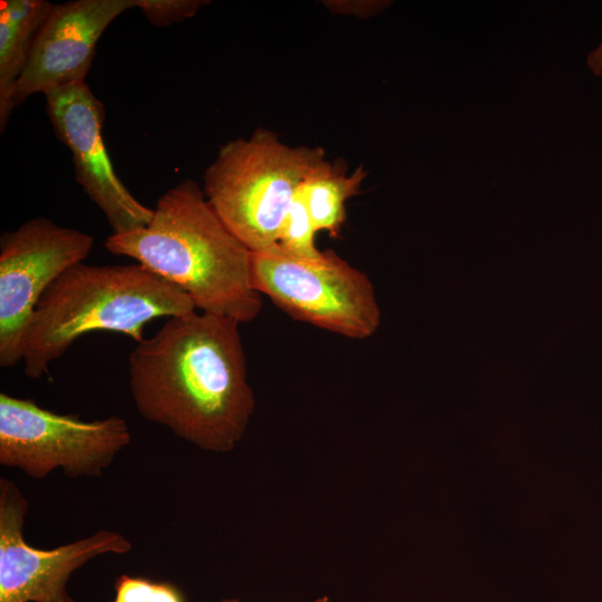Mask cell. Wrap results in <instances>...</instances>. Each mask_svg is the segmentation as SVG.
I'll return each instance as SVG.
<instances>
[{"label":"cell","instance_id":"obj_1","mask_svg":"<svg viewBox=\"0 0 602 602\" xmlns=\"http://www.w3.org/2000/svg\"><path fill=\"white\" fill-rule=\"evenodd\" d=\"M240 324L193 311L137 342L128 385L140 416L202 449L234 448L254 409Z\"/></svg>","mask_w":602,"mask_h":602},{"label":"cell","instance_id":"obj_2","mask_svg":"<svg viewBox=\"0 0 602 602\" xmlns=\"http://www.w3.org/2000/svg\"><path fill=\"white\" fill-rule=\"evenodd\" d=\"M153 210L145 226L111 233L106 250L175 284L201 312L240 323L254 320L262 295L252 284V252L223 224L198 184H176Z\"/></svg>","mask_w":602,"mask_h":602},{"label":"cell","instance_id":"obj_3","mask_svg":"<svg viewBox=\"0 0 602 602\" xmlns=\"http://www.w3.org/2000/svg\"><path fill=\"white\" fill-rule=\"evenodd\" d=\"M193 311L196 307L182 289L139 263L79 262L58 276L36 305L22 342L25 375L32 380L47 375L86 333L109 331L140 342L152 320Z\"/></svg>","mask_w":602,"mask_h":602},{"label":"cell","instance_id":"obj_4","mask_svg":"<svg viewBox=\"0 0 602 602\" xmlns=\"http://www.w3.org/2000/svg\"><path fill=\"white\" fill-rule=\"evenodd\" d=\"M322 147L290 146L269 129L222 145L204 174L205 197L227 230L251 252L278 246L284 216Z\"/></svg>","mask_w":602,"mask_h":602},{"label":"cell","instance_id":"obj_5","mask_svg":"<svg viewBox=\"0 0 602 602\" xmlns=\"http://www.w3.org/2000/svg\"><path fill=\"white\" fill-rule=\"evenodd\" d=\"M253 288L293 319L348 337L366 339L380 323L369 278L331 250L302 259L279 245L252 252Z\"/></svg>","mask_w":602,"mask_h":602},{"label":"cell","instance_id":"obj_6","mask_svg":"<svg viewBox=\"0 0 602 602\" xmlns=\"http://www.w3.org/2000/svg\"><path fill=\"white\" fill-rule=\"evenodd\" d=\"M130 441L122 417L87 421L0 394V464L29 477L41 479L60 467L72 479L100 478Z\"/></svg>","mask_w":602,"mask_h":602},{"label":"cell","instance_id":"obj_7","mask_svg":"<svg viewBox=\"0 0 602 602\" xmlns=\"http://www.w3.org/2000/svg\"><path fill=\"white\" fill-rule=\"evenodd\" d=\"M91 234L40 216L0 237V366L22 360V342L36 305L49 285L84 262Z\"/></svg>","mask_w":602,"mask_h":602},{"label":"cell","instance_id":"obj_8","mask_svg":"<svg viewBox=\"0 0 602 602\" xmlns=\"http://www.w3.org/2000/svg\"><path fill=\"white\" fill-rule=\"evenodd\" d=\"M29 504L14 482L0 478V602H75L67 592L72 572L103 554H127L132 543L120 533L98 532L41 550L23 536Z\"/></svg>","mask_w":602,"mask_h":602},{"label":"cell","instance_id":"obj_9","mask_svg":"<svg viewBox=\"0 0 602 602\" xmlns=\"http://www.w3.org/2000/svg\"><path fill=\"white\" fill-rule=\"evenodd\" d=\"M45 97L56 135L71 151L75 179L104 213L113 233L148 224L154 210L118 178L103 137L105 108L87 82L51 89Z\"/></svg>","mask_w":602,"mask_h":602},{"label":"cell","instance_id":"obj_10","mask_svg":"<svg viewBox=\"0 0 602 602\" xmlns=\"http://www.w3.org/2000/svg\"><path fill=\"white\" fill-rule=\"evenodd\" d=\"M136 0H75L54 4L13 93V108L35 94L85 82L106 28Z\"/></svg>","mask_w":602,"mask_h":602},{"label":"cell","instance_id":"obj_11","mask_svg":"<svg viewBox=\"0 0 602 602\" xmlns=\"http://www.w3.org/2000/svg\"><path fill=\"white\" fill-rule=\"evenodd\" d=\"M54 3L45 0L0 2V130L12 113L13 93L25 71L37 35Z\"/></svg>","mask_w":602,"mask_h":602},{"label":"cell","instance_id":"obj_12","mask_svg":"<svg viewBox=\"0 0 602 602\" xmlns=\"http://www.w3.org/2000/svg\"><path fill=\"white\" fill-rule=\"evenodd\" d=\"M367 176L363 165L352 173L344 161H323L300 186L317 232L326 231L338 239L347 221L346 203L360 193Z\"/></svg>","mask_w":602,"mask_h":602},{"label":"cell","instance_id":"obj_13","mask_svg":"<svg viewBox=\"0 0 602 602\" xmlns=\"http://www.w3.org/2000/svg\"><path fill=\"white\" fill-rule=\"evenodd\" d=\"M317 233L299 188L282 222L278 245L293 256L315 259L323 252L315 245Z\"/></svg>","mask_w":602,"mask_h":602},{"label":"cell","instance_id":"obj_14","mask_svg":"<svg viewBox=\"0 0 602 602\" xmlns=\"http://www.w3.org/2000/svg\"><path fill=\"white\" fill-rule=\"evenodd\" d=\"M111 602H185L182 592L168 582H156L140 576L123 574L114 584Z\"/></svg>","mask_w":602,"mask_h":602},{"label":"cell","instance_id":"obj_15","mask_svg":"<svg viewBox=\"0 0 602 602\" xmlns=\"http://www.w3.org/2000/svg\"><path fill=\"white\" fill-rule=\"evenodd\" d=\"M204 3H208V1L136 0V8L152 25L164 27L193 17Z\"/></svg>","mask_w":602,"mask_h":602},{"label":"cell","instance_id":"obj_16","mask_svg":"<svg viewBox=\"0 0 602 602\" xmlns=\"http://www.w3.org/2000/svg\"><path fill=\"white\" fill-rule=\"evenodd\" d=\"M328 7L343 14L370 17L381 12L389 6V1H332Z\"/></svg>","mask_w":602,"mask_h":602},{"label":"cell","instance_id":"obj_17","mask_svg":"<svg viewBox=\"0 0 602 602\" xmlns=\"http://www.w3.org/2000/svg\"><path fill=\"white\" fill-rule=\"evenodd\" d=\"M588 68L594 76L602 77V39L586 58Z\"/></svg>","mask_w":602,"mask_h":602},{"label":"cell","instance_id":"obj_18","mask_svg":"<svg viewBox=\"0 0 602 602\" xmlns=\"http://www.w3.org/2000/svg\"><path fill=\"white\" fill-rule=\"evenodd\" d=\"M222 602H240V601L237 599H224V600H222ZM313 602H330V601H329V599L327 596H322L320 599H317Z\"/></svg>","mask_w":602,"mask_h":602}]
</instances>
